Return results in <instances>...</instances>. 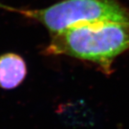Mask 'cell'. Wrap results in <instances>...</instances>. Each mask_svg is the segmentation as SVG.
<instances>
[{"mask_svg": "<svg viewBox=\"0 0 129 129\" xmlns=\"http://www.w3.org/2000/svg\"><path fill=\"white\" fill-rule=\"evenodd\" d=\"M0 6H2V5H0Z\"/></svg>", "mask_w": 129, "mask_h": 129, "instance_id": "cell-5", "label": "cell"}, {"mask_svg": "<svg viewBox=\"0 0 129 129\" xmlns=\"http://www.w3.org/2000/svg\"><path fill=\"white\" fill-rule=\"evenodd\" d=\"M56 113L60 120L68 126L88 128L96 123L95 112L83 100L61 103L57 107Z\"/></svg>", "mask_w": 129, "mask_h": 129, "instance_id": "cell-3", "label": "cell"}, {"mask_svg": "<svg viewBox=\"0 0 129 129\" xmlns=\"http://www.w3.org/2000/svg\"><path fill=\"white\" fill-rule=\"evenodd\" d=\"M27 75V65L22 57L14 53L0 56V88L10 90L18 87Z\"/></svg>", "mask_w": 129, "mask_h": 129, "instance_id": "cell-4", "label": "cell"}, {"mask_svg": "<svg viewBox=\"0 0 129 129\" xmlns=\"http://www.w3.org/2000/svg\"><path fill=\"white\" fill-rule=\"evenodd\" d=\"M128 50L129 21L101 22L74 26L52 35L45 53L88 60L109 75L115 57Z\"/></svg>", "mask_w": 129, "mask_h": 129, "instance_id": "cell-1", "label": "cell"}, {"mask_svg": "<svg viewBox=\"0 0 129 129\" xmlns=\"http://www.w3.org/2000/svg\"><path fill=\"white\" fill-rule=\"evenodd\" d=\"M42 23L52 35L74 26L129 21V12L118 0H64L42 9H16Z\"/></svg>", "mask_w": 129, "mask_h": 129, "instance_id": "cell-2", "label": "cell"}]
</instances>
